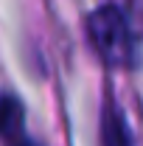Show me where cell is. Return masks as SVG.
<instances>
[{"mask_svg":"<svg viewBox=\"0 0 143 146\" xmlns=\"http://www.w3.org/2000/svg\"><path fill=\"white\" fill-rule=\"evenodd\" d=\"M23 121H25V110L17 96H0V138L14 141L23 132Z\"/></svg>","mask_w":143,"mask_h":146,"instance_id":"cell-3","label":"cell"},{"mask_svg":"<svg viewBox=\"0 0 143 146\" xmlns=\"http://www.w3.org/2000/svg\"><path fill=\"white\" fill-rule=\"evenodd\" d=\"M140 20H143V3H140Z\"/></svg>","mask_w":143,"mask_h":146,"instance_id":"cell-5","label":"cell"},{"mask_svg":"<svg viewBox=\"0 0 143 146\" xmlns=\"http://www.w3.org/2000/svg\"><path fill=\"white\" fill-rule=\"evenodd\" d=\"M90 36L98 56L109 68L132 70L140 65V45L118 6H101L90 14Z\"/></svg>","mask_w":143,"mask_h":146,"instance_id":"cell-1","label":"cell"},{"mask_svg":"<svg viewBox=\"0 0 143 146\" xmlns=\"http://www.w3.org/2000/svg\"><path fill=\"white\" fill-rule=\"evenodd\" d=\"M101 146H135L118 104H107L101 112Z\"/></svg>","mask_w":143,"mask_h":146,"instance_id":"cell-2","label":"cell"},{"mask_svg":"<svg viewBox=\"0 0 143 146\" xmlns=\"http://www.w3.org/2000/svg\"><path fill=\"white\" fill-rule=\"evenodd\" d=\"M9 146H39V143H34L31 138H14V141H11Z\"/></svg>","mask_w":143,"mask_h":146,"instance_id":"cell-4","label":"cell"}]
</instances>
